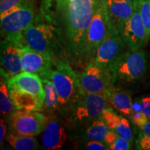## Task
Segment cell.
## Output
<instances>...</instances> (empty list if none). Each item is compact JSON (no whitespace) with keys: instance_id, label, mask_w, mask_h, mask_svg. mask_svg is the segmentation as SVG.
Returning a JSON list of instances; mask_svg holds the SVG:
<instances>
[{"instance_id":"5","label":"cell","mask_w":150,"mask_h":150,"mask_svg":"<svg viewBox=\"0 0 150 150\" xmlns=\"http://www.w3.org/2000/svg\"><path fill=\"white\" fill-rule=\"evenodd\" d=\"M1 18V35L4 40L21 45L23 33L34 21V8L28 0Z\"/></svg>"},{"instance_id":"12","label":"cell","mask_w":150,"mask_h":150,"mask_svg":"<svg viewBox=\"0 0 150 150\" xmlns=\"http://www.w3.org/2000/svg\"><path fill=\"white\" fill-rule=\"evenodd\" d=\"M54 62L50 55L28 46H22L21 63L23 71L38 75L42 79H51Z\"/></svg>"},{"instance_id":"9","label":"cell","mask_w":150,"mask_h":150,"mask_svg":"<svg viewBox=\"0 0 150 150\" xmlns=\"http://www.w3.org/2000/svg\"><path fill=\"white\" fill-rule=\"evenodd\" d=\"M109 103L104 94L83 93L71 110L72 119L76 122H86L99 116Z\"/></svg>"},{"instance_id":"8","label":"cell","mask_w":150,"mask_h":150,"mask_svg":"<svg viewBox=\"0 0 150 150\" xmlns=\"http://www.w3.org/2000/svg\"><path fill=\"white\" fill-rule=\"evenodd\" d=\"M9 120L13 133L28 136L40 134L47 122V117L42 112L23 110H16Z\"/></svg>"},{"instance_id":"23","label":"cell","mask_w":150,"mask_h":150,"mask_svg":"<svg viewBox=\"0 0 150 150\" xmlns=\"http://www.w3.org/2000/svg\"><path fill=\"white\" fill-rule=\"evenodd\" d=\"M140 131L136 140V149L150 150V120Z\"/></svg>"},{"instance_id":"7","label":"cell","mask_w":150,"mask_h":150,"mask_svg":"<svg viewBox=\"0 0 150 150\" xmlns=\"http://www.w3.org/2000/svg\"><path fill=\"white\" fill-rule=\"evenodd\" d=\"M79 79L85 93L105 94L115 83L107 67L99 66L93 61L79 74Z\"/></svg>"},{"instance_id":"21","label":"cell","mask_w":150,"mask_h":150,"mask_svg":"<svg viewBox=\"0 0 150 150\" xmlns=\"http://www.w3.org/2000/svg\"><path fill=\"white\" fill-rule=\"evenodd\" d=\"M17 109L11 98L7 80L1 76L0 83V111L3 116L10 117Z\"/></svg>"},{"instance_id":"27","label":"cell","mask_w":150,"mask_h":150,"mask_svg":"<svg viewBox=\"0 0 150 150\" xmlns=\"http://www.w3.org/2000/svg\"><path fill=\"white\" fill-rule=\"evenodd\" d=\"M28 0H0V17Z\"/></svg>"},{"instance_id":"17","label":"cell","mask_w":150,"mask_h":150,"mask_svg":"<svg viewBox=\"0 0 150 150\" xmlns=\"http://www.w3.org/2000/svg\"><path fill=\"white\" fill-rule=\"evenodd\" d=\"M104 95L110 105L122 115H130L132 114V97L128 91L113 86Z\"/></svg>"},{"instance_id":"32","label":"cell","mask_w":150,"mask_h":150,"mask_svg":"<svg viewBox=\"0 0 150 150\" xmlns=\"http://www.w3.org/2000/svg\"><path fill=\"white\" fill-rule=\"evenodd\" d=\"M68 1L69 0H47V4H50V6H54L56 10L60 13L61 12Z\"/></svg>"},{"instance_id":"25","label":"cell","mask_w":150,"mask_h":150,"mask_svg":"<svg viewBox=\"0 0 150 150\" xmlns=\"http://www.w3.org/2000/svg\"><path fill=\"white\" fill-rule=\"evenodd\" d=\"M101 117L102 118V120H104L109 129L111 130H115L117 125L121 122L122 116L117 115L113 111L112 108L108 107L103 111Z\"/></svg>"},{"instance_id":"30","label":"cell","mask_w":150,"mask_h":150,"mask_svg":"<svg viewBox=\"0 0 150 150\" xmlns=\"http://www.w3.org/2000/svg\"><path fill=\"white\" fill-rule=\"evenodd\" d=\"M86 149L89 150H106L108 149V147L106 143H103L102 141L89 140L86 145Z\"/></svg>"},{"instance_id":"26","label":"cell","mask_w":150,"mask_h":150,"mask_svg":"<svg viewBox=\"0 0 150 150\" xmlns=\"http://www.w3.org/2000/svg\"><path fill=\"white\" fill-rule=\"evenodd\" d=\"M114 131H115L119 136L123 137L125 139L128 140L129 142H133L134 138H133L132 130H131L129 122L126 118L123 117H122L121 122Z\"/></svg>"},{"instance_id":"24","label":"cell","mask_w":150,"mask_h":150,"mask_svg":"<svg viewBox=\"0 0 150 150\" xmlns=\"http://www.w3.org/2000/svg\"><path fill=\"white\" fill-rule=\"evenodd\" d=\"M138 6L150 40V0H138Z\"/></svg>"},{"instance_id":"11","label":"cell","mask_w":150,"mask_h":150,"mask_svg":"<svg viewBox=\"0 0 150 150\" xmlns=\"http://www.w3.org/2000/svg\"><path fill=\"white\" fill-rule=\"evenodd\" d=\"M118 31L131 51H137L147 45L149 38L140 16L138 4L132 16Z\"/></svg>"},{"instance_id":"10","label":"cell","mask_w":150,"mask_h":150,"mask_svg":"<svg viewBox=\"0 0 150 150\" xmlns=\"http://www.w3.org/2000/svg\"><path fill=\"white\" fill-rule=\"evenodd\" d=\"M126 47L127 45L117 27L110 22L107 35L97 49L93 61L99 66L108 67L125 53Z\"/></svg>"},{"instance_id":"34","label":"cell","mask_w":150,"mask_h":150,"mask_svg":"<svg viewBox=\"0 0 150 150\" xmlns=\"http://www.w3.org/2000/svg\"><path fill=\"white\" fill-rule=\"evenodd\" d=\"M6 133V125L4 120L1 118L0 121V143L2 144L4 140Z\"/></svg>"},{"instance_id":"29","label":"cell","mask_w":150,"mask_h":150,"mask_svg":"<svg viewBox=\"0 0 150 150\" xmlns=\"http://www.w3.org/2000/svg\"><path fill=\"white\" fill-rule=\"evenodd\" d=\"M131 149V142L125 138L119 136L116 141L108 147V149L111 150H128Z\"/></svg>"},{"instance_id":"2","label":"cell","mask_w":150,"mask_h":150,"mask_svg":"<svg viewBox=\"0 0 150 150\" xmlns=\"http://www.w3.org/2000/svg\"><path fill=\"white\" fill-rule=\"evenodd\" d=\"M21 45L50 55L54 61L65 57V40L61 30L52 24L33 23L24 31Z\"/></svg>"},{"instance_id":"14","label":"cell","mask_w":150,"mask_h":150,"mask_svg":"<svg viewBox=\"0 0 150 150\" xmlns=\"http://www.w3.org/2000/svg\"><path fill=\"white\" fill-rule=\"evenodd\" d=\"M9 90L21 91L35 95L45 102L46 93L42 81L38 75L33 73L23 72L15 75L7 80Z\"/></svg>"},{"instance_id":"16","label":"cell","mask_w":150,"mask_h":150,"mask_svg":"<svg viewBox=\"0 0 150 150\" xmlns=\"http://www.w3.org/2000/svg\"><path fill=\"white\" fill-rule=\"evenodd\" d=\"M50 117L43 132L42 144L47 149H61L67 140L66 131L53 115Z\"/></svg>"},{"instance_id":"3","label":"cell","mask_w":150,"mask_h":150,"mask_svg":"<svg viewBox=\"0 0 150 150\" xmlns=\"http://www.w3.org/2000/svg\"><path fill=\"white\" fill-rule=\"evenodd\" d=\"M51 79L54 84L60 102V110L71 111L83 93L79 74L73 70L65 57L54 62Z\"/></svg>"},{"instance_id":"15","label":"cell","mask_w":150,"mask_h":150,"mask_svg":"<svg viewBox=\"0 0 150 150\" xmlns=\"http://www.w3.org/2000/svg\"><path fill=\"white\" fill-rule=\"evenodd\" d=\"M138 0H106L111 24L118 29L134 13Z\"/></svg>"},{"instance_id":"4","label":"cell","mask_w":150,"mask_h":150,"mask_svg":"<svg viewBox=\"0 0 150 150\" xmlns=\"http://www.w3.org/2000/svg\"><path fill=\"white\" fill-rule=\"evenodd\" d=\"M107 68L116 81L136 82L143 79L148 69L147 54L142 49L125 52Z\"/></svg>"},{"instance_id":"6","label":"cell","mask_w":150,"mask_h":150,"mask_svg":"<svg viewBox=\"0 0 150 150\" xmlns=\"http://www.w3.org/2000/svg\"><path fill=\"white\" fill-rule=\"evenodd\" d=\"M110 23L106 0H99L88 30L86 42V60L92 61L95 59L97 49L107 35Z\"/></svg>"},{"instance_id":"28","label":"cell","mask_w":150,"mask_h":150,"mask_svg":"<svg viewBox=\"0 0 150 150\" xmlns=\"http://www.w3.org/2000/svg\"><path fill=\"white\" fill-rule=\"evenodd\" d=\"M131 120L133 122L139 129H142L145 125L149 122V117L142 111L132 112Z\"/></svg>"},{"instance_id":"18","label":"cell","mask_w":150,"mask_h":150,"mask_svg":"<svg viewBox=\"0 0 150 150\" xmlns=\"http://www.w3.org/2000/svg\"><path fill=\"white\" fill-rule=\"evenodd\" d=\"M9 93L17 110L38 111L44 103V101L39 97L30 93L14 90H9Z\"/></svg>"},{"instance_id":"20","label":"cell","mask_w":150,"mask_h":150,"mask_svg":"<svg viewBox=\"0 0 150 150\" xmlns=\"http://www.w3.org/2000/svg\"><path fill=\"white\" fill-rule=\"evenodd\" d=\"M11 147L18 150H35L39 149V144L33 136H23L11 133L7 136Z\"/></svg>"},{"instance_id":"22","label":"cell","mask_w":150,"mask_h":150,"mask_svg":"<svg viewBox=\"0 0 150 150\" xmlns=\"http://www.w3.org/2000/svg\"><path fill=\"white\" fill-rule=\"evenodd\" d=\"M108 125L104 120L94 121L86 131V137L89 140L104 141L105 137L108 132Z\"/></svg>"},{"instance_id":"19","label":"cell","mask_w":150,"mask_h":150,"mask_svg":"<svg viewBox=\"0 0 150 150\" xmlns=\"http://www.w3.org/2000/svg\"><path fill=\"white\" fill-rule=\"evenodd\" d=\"M42 81L45 91L46 96L40 110L47 112L50 116H52L56 112L60 111L61 106H60L59 95L52 79H42Z\"/></svg>"},{"instance_id":"31","label":"cell","mask_w":150,"mask_h":150,"mask_svg":"<svg viewBox=\"0 0 150 150\" xmlns=\"http://www.w3.org/2000/svg\"><path fill=\"white\" fill-rule=\"evenodd\" d=\"M141 102V111L150 119V96L142 97Z\"/></svg>"},{"instance_id":"13","label":"cell","mask_w":150,"mask_h":150,"mask_svg":"<svg viewBox=\"0 0 150 150\" xmlns=\"http://www.w3.org/2000/svg\"><path fill=\"white\" fill-rule=\"evenodd\" d=\"M22 45L6 40L1 42V76L8 80L23 72L21 63Z\"/></svg>"},{"instance_id":"1","label":"cell","mask_w":150,"mask_h":150,"mask_svg":"<svg viewBox=\"0 0 150 150\" xmlns=\"http://www.w3.org/2000/svg\"><path fill=\"white\" fill-rule=\"evenodd\" d=\"M98 1L69 0L61 12L64 18L66 52L74 63L86 60V37Z\"/></svg>"},{"instance_id":"33","label":"cell","mask_w":150,"mask_h":150,"mask_svg":"<svg viewBox=\"0 0 150 150\" xmlns=\"http://www.w3.org/2000/svg\"><path fill=\"white\" fill-rule=\"evenodd\" d=\"M119 136V135L114 130H110L108 131V132L106 134V137H105L104 142L106 143V145L109 147L110 145H111L112 144H113L114 142L116 141L117 137Z\"/></svg>"}]
</instances>
